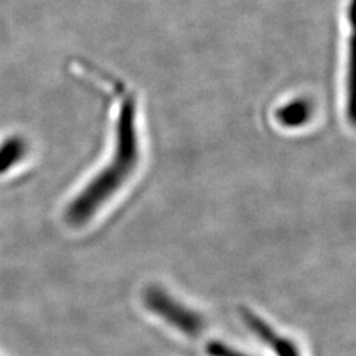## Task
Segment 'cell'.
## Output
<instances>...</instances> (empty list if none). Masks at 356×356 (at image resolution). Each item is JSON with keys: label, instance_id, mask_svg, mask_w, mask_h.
<instances>
[{"label": "cell", "instance_id": "1", "mask_svg": "<svg viewBox=\"0 0 356 356\" xmlns=\"http://www.w3.org/2000/svg\"><path fill=\"white\" fill-rule=\"evenodd\" d=\"M136 107L134 95L129 92L123 94L115 126L114 152L102 170L69 206L67 219L72 223H85L94 216L102 204L127 184L139 165L140 144Z\"/></svg>", "mask_w": 356, "mask_h": 356}, {"label": "cell", "instance_id": "2", "mask_svg": "<svg viewBox=\"0 0 356 356\" xmlns=\"http://www.w3.org/2000/svg\"><path fill=\"white\" fill-rule=\"evenodd\" d=\"M147 302L153 312H157L161 317L172 322L181 330L188 331V332H195L200 330L201 322L197 318V316L189 313L182 306L176 305V302L172 301L164 293L159 291L148 293Z\"/></svg>", "mask_w": 356, "mask_h": 356}, {"label": "cell", "instance_id": "3", "mask_svg": "<svg viewBox=\"0 0 356 356\" xmlns=\"http://www.w3.org/2000/svg\"><path fill=\"white\" fill-rule=\"evenodd\" d=\"M281 122L285 126H298L300 123L305 122L309 116V108L305 103L296 102L282 108L280 113Z\"/></svg>", "mask_w": 356, "mask_h": 356}, {"label": "cell", "instance_id": "4", "mask_svg": "<svg viewBox=\"0 0 356 356\" xmlns=\"http://www.w3.org/2000/svg\"><path fill=\"white\" fill-rule=\"evenodd\" d=\"M209 353L213 356H244L235 353L234 350H229L227 347H225L223 344L219 343L210 344Z\"/></svg>", "mask_w": 356, "mask_h": 356}]
</instances>
